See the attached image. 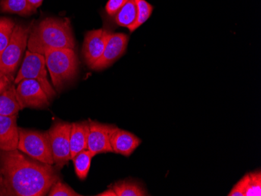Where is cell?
<instances>
[{"label":"cell","mask_w":261,"mask_h":196,"mask_svg":"<svg viewBox=\"0 0 261 196\" xmlns=\"http://www.w3.org/2000/svg\"><path fill=\"white\" fill-rule=\"evenodd\" d=\"M31 27L16 25L7 47L0 54V72L9 77L15 72L28 45Z\"/></svg>","instance_id":"obj_5"},{"label":"cell","mask_w":261,"mask_h":196,"mask_svg":"<svg viewBox=\"0 0 261 196\" xmlns=\"http://www.w3.org/2000/svg\"><path fill=\"white\" fill-rule=\"evenodd\" d=\"M94 156L95 155L92 152L89 151V149H86L76 155L75 157L72 159L74 161L76 175L82 181L86 180L87 178L90 170L92 159Z\"/></svg>","instance_id":"obj_19"},{"label":"cell","mask_w":261,"mask_h":196,"mask_svg":"<svg viewBox=\"0 0 261 196\" xmlns=\"http://www.w3.org/2000/svg\"><path fill=\"white\" fill-rule=\"evenodd\" d=\"M127 42L128 37L125 34H110L102 55L91 68L95 71H101L112 65L124 53Z\"/></svg>","instance_id":"obj_10"},{"label":"cell","mask_w":261,"mask_h":196,"mask_svg":"<svg viewBox=\"0 0 261 196\" xmlns=\"http://www.w3.org/2000/svg\"><path fill=\"white\" fill-rule=\"evenodd\" d=\"M45 66L49 70L51 80L57 90L77 76L79 61L72 49H57L45 51Z\"/></svg>","instance_id":"obj_3"},{"label":"cell","mask_w":261,"mask_h":196,"mask_svg":"<svg viewBox=\"0 0 261 196\" xmlns=\"http://www.w3.org/2000/svg\"><path fill=\"white\" fill-rule=\"evenodd\" d=\"M19 142V128L17 124V115H0V149L15 150Z\"/></svg>","instance_id":"obj_13"},{"label":"cell","mask_w":261,"mask_h":196,"mask_svg":"<svg viewBox=\"0 0 261 196\" xmlns=\"http://www.w3.org/2000/svg\"><path fill=\"white\" fill-rule=\"evenodd\" d=\"M4 74H3L2 72H0V79L2 78L3 77H4Z\"/></svg>","instance_id":"obj_28"},{"label":"cell","mask_w":261,"mask_h":196,"mask_svg":"<svg viewBox=\"0 0 261 196\" xmlns=\"http://www.w3.org/2000/svg\"><path fill=\"white\" fill-rule=\"evenodd\" d=\"M137 19V6L135 0H127L115 14V22L117 25L129 27L133 25Z\"/></svg>","instance_id":"obj_17"},{"label":"cell","mask_w":261,"mask_h":196,"mask_svg":"<svg viewBox=\"0 0 261 196\" xmlns=\"http://www.w3.org/2000/svg\"><path fill=\"white\" fill-rule=\"evenodd\" d=\"M116 196H145L148 193L143 187L134 181H120L111 185Z\"/></svg>","instance_id":"obj_18"},{"label":"cell","mask_w":261,"mask_h":196,"mask_svg":"<svg viewBox=\"0 0 261 196\" xmlns=\"http://www.w3.org/2000/svg\"><path fill=\"white\" fill-rule=\"evenodd\" d=\"M110 141L113 153L127 157L133 154L142 143V140L137 136L116 126L111 133Z\"/></svg>","instance_id":"obj_12"},{"label":"cell","mask_w":261,"mask_h":196,"mask_svg":"<svg viewBox=\"0 0 261 196\" xmlns=\"http://www.w3.org/2000/svg\"><path fill=\"white\" fill-rule=\"evenodd\" d=\"M127 0H109L106 5V11L110 16H115Z\"/></svg>","instance_id":"obj_24"},{"label":"cell","mask_w":261,"mask_h":196,"mask_svg":"<svg viewBox=\"0 0 261 196\" xmlns=\"http://www.w3.org/2000/svg\"><path fill=\"white\" fill-rule=\"evenodd\" d=\"M16 94L21 109L23 108L46 109L49 107V98L37 80L32 79L20 80L16 88Z\"/></svg>","instance_id":"obj_8"},{"label":"cell","mask_w":261,"mask_h":196,"mask_svg":"<svg viewBox=\"0 0 261 196\" xmlns=\"http://www.w3.org/2000/svg\"><path fill=\"white\" fill-rule=\"evenodd\" d=\"M10 86V77H9L8 76L4 75L2 78L0 79V94Z\"/></svg>","instance_id":"obj_25"},{"label":"cell","mask_w":261,"mask_h":196,"mask_svg":"<svg viewBox=\"0 0 261 196\" xmlns=\"http://www.w3.org/2000/svg\"><path fill=\"white\" fill-rule=\"evenodd\" d=\"M71 124L57 120L48 131L54 165L62 169L70 160V136Z\"/></svg>","instance_id":"obj_7"},{"label":"cell","mask_w":261,"mask_h":196,"mask_svg":"<svg viewBox=\"0 0 261 196\" xmlns=\"http://www.w3.org/2000/svg\"><path fill=\"white\" fill-rule=\"evenodd\" d=\"M137 6V19L133 25L127 27L130 32H133L136 29H139L145 22L147 21L148 19L152 14L153 7L146 0H135Z\"/></svg>","instance_id":"obj_21"},{"label":"cell","mask_w":261,"mask_h":196,"mask_svg":"<svg viewBox=\"0 0 261 196\" xmlns=\"http://www.w3.org/2000/svg\"><path fill=\"white\" fill-rule=\"evenodd\" d=\"M228 196L261 195V173L259 170L250 172L233 187Z\"/></svg>","instance_id":"obj_14"},{"label":"cell","mask_w":261,"mask_h":196,"mask_svg":"<svg viewBox=\"0 0 261 196\" xmlns=\"http://www.w3.org/2000/svg\"><path fill=\"white\" fill-rule=\"evenodd\" d=\"M20 109L16 94V88L10 85L0 94V115L15 116Z\"/></svg>","instance_id":"obj_16"},{"label":"cell","mask_w":261,"mask_h":196,"mask_svg":"<svg viewBox=\"0 0 261 196\" xmlns=\"http://www.w3.org/2000/svg\"><path fill=\"white\" fill-rule=\"evenodd\" d=\"M28 2L34 10H36L42 5L43 0H28Z\"/></svg>","instance_id":"obj_26"},{"label":"cell","mask_w":261,"mask_h":196,"mask_svg":"<svg viewBox=\"0 0 261 196\" xmlns=\"http://www.w3.org/2000/svg\"><path fill=\"white\" fill-rule=\"evenodd\" d=\"M17 149L41 163L54 165L48 131H32L19 128Z\"/></svg>","instance_id":"obj_4"},{"label":"cell","mask_w":261,"mask_h":196,"mask_svg":"<svg viewBox=\"0 0 261 196\" xmlns=\"http://www.w3.org/2000/svg\"><path fill=\"white\" fill-rule=\"evenodd\" d=\"M114 127L115 125L89 120L87 149L95 156L99 153H113L110 139Z\"/></svg>","instance_id":"obj_9"},{"label":"cell","mask_w":261,"mask_h":196,"mask_svg":"<svg viewBox=\"0 0 261 196\" xmlns=\"http://www.w3.org/2000/svg\"><path fill=\"white\" fill-rule=\"evenodd\" d=\"M60 180L56 166L27 157L18 149H0V188L4 194L45 195Z\"/></svg>","instance_id":"obj_1"},{"label":"cell","mask_w":261,"mask_h":196,"mask_svg":"<svg viewBox=\"0 0 261 196\" xmlns=\"http://www.w3.org/2000/svg\"><path fill=\"white\" fill-rule=\"evenodd\" d=\"M97 195L99 196H116L115 192H114V190H113L112 188H111L110 187L108 189L106 190V191H104L103 192L99 193V194H98Z\"/></svg>","instance_id":"obj_27"},{"label":"cell","mask_w":261,"mask_h":196,"mask_svg":"<svg viewBox=\"0 0 261 196\" xmlns=\"http://www.w3.org/2000/svg\"><path fill=\"white\" fill-rule=\"evenodd\" d=\"M48 195L49 196H80L82 194L76 192L73 188H70L65 183L62 182L60 181H56L50 189H49V192H48Z\"/></svg>","instance_id":"obj_23"},{"label":"cell","mask_w":261,"mask_h":196,"mask_svg":"<svg viewBox=\"0 0 261 196\" xmlns=\"http://www.w3.org/2000/svg\"><path fill=\"white\" fill-rule=\"evenodd\" d=\"M110 34L104 29L91 31L86 34L82 52L86 64L90 68L102 55Z\"/></svg>","instance_id":"obj_11"},{"label":"cell","mask_w":261,"mask_h":196,"mask_svg":"<svg viewBox=\"0 0 261 196\" xmlns=\"http://www.w3.org/2000/svg\"><path fill=\"white\" fill-rule=\"evenodd\" d=\"M74 47L75 41L70 23L62 19L42 20L30 32L28 40L29 50L42 55L50 49H74Z\"/></svg>","instance_id":"obj_2"},{"label":"cell","mask_w":261,"mask_h":196,"mask_svg":"<svg viewBox=\"0 0 261 196\" xmlns=\"http://www.w3.org/2000/svg\"><path fill=\"white\" fill-rule=\"evenodd\" d=\"M15 26L14 22L10 19L0 18V54L8 45Z\"/></svg>","instance_id":"obj_22"},{"label":"cell","mask_w":261,"mask_h":196,"mask_svg":"<svg viewBox=\"0 0 261 196\" xmlns=\"http://www.w3.org/2000/svg\"><path fill=\"white\" fill-rule=\"evenodd\" d=\"M88 134L89 121L71 124L70 136V159H74L80 152L87 149Z\"/></svg>","instance_id":"obj_15"},{"label":"cell","mask_w":261,"mask_h":196,"mask_svg":"<svg viewBox=\"0 0 261 196\" xmlns=\"http://www.w3.org/2000/svg\"><path fill=\"white\" fill-rule=\"evenodd\" d=\"M0 10L22 16L30 15L35 11L28 0H3L0 4Z\"/></svg>","instance_id":"obj_20"},{"label":"cell","mask_w":261,"mask_h":196,"mask_svg":"<svg viewBox=\"0 0 261 196\" xmlns=\"http://www.w3.org/2000/svg\"><path fill=\"white\" fill-rule=\"evenodd\" d=\"M24 79H32L37 80L42 86L49 101L52 100L57 92L47 77V71L45 69V57L42 54L27 51L23 64L20 67V71L16 77L14 83L18 84L20 80Z\"/></svg>","instance_id":"obj_6"}]
</instances>
